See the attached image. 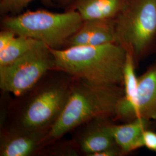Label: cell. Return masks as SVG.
I'll list each match as a JSON object with an SVG mask.
<instances>
[{
	"label": "cell",
	"mask_w": 156,
	"mask_h": 156,
	"mask_svg": "<svg viewBox=\"0 0 156 156\" xmlns=\"http://www.w3.org/2000/svg\"><path fill=\"white\" fill-rule=\"evenodd\" d=\"M36 0H1L0 14L2 16H7L9 14L13 15H18L28 4ZM46 4H50L55 0H39Z\"/></svg>",
	"instance_id": "obj_15"
},
{
	"label": "cell",
	"mask_w": 156,
	"mask_h": 156,
	"mask_svg": "<svg viewBox=\"0 0 156 156\" xmlns=\"http://www.w3.org/2000/svg\"><path fill=\"white\" fill-rule=\"evenodd\" d=\"M44 130L23 128L14 131L1 140L0 155L1 156H27L38 148L44 137Z\"/></svg>",
	"instance_id": "obj_11"
},
{
	"label": "cell",
	"mask_w": 156,
	"mask_h": 156,
	"mask_svg": "<svg viewBox=\"0 0 156 156\" xmlns=\"http://www.w3.org/2000/svg\"><path fill=\"white\" fill-rule=\"evenodd\" d=\"M134 116L156 120V61L138 77Z\"/></svg>",
	"instance_id": "obj_8"
},
{
	"label": "cell",
	"mask_w": 156,
	"mask_h": 156,
	"mask_svg": "<svg viewBox=\"0 0 156 156\" xmlns=\"http://www.w3.org/2000/svg\"><path fill=\"white\" fill-rule=\"evenodd\" d=\"M115 37L136 67L156 53V0H129L115 19Z\"/></svg>",
	"instance_id": "obj_3"
},
{
	"label": "cell",
	"mask_w": 156,
	"mask_h": 156,
	"mask_svg": "<svg viewBox=\"0 0 156 156\" xmlns=\"http://www.w3.org/2000/svg\"><path fill=\"white\" fill-rule=\"evenodd\" d=\"M116 43L115 19L86 20L68 40L66 48Z\"/></svg>",
	"instance_id": "obj_7"
},
{
	"label": "cell",
	"mask_w": 156,
	"mask_h": 156,
	"mask_svg": "<svg viewBox=\"0 0 156 156\" xmlns=\"http://www.w3.org/2000/svg\"><path fill=\"white\" fill-rule=\"evenodd\" d=\"M109 118H97L85 129L79 139V145L84 153L91 156L96 153L117 146L112 133V124Z\"/></svg>",
	"instance_id": "obj_12"
},
{
	"label": "cell",
	"mask_w": 156,
	"mask_h": 156,
	"mask_svg": "<svg viewBox=\"0 0 156 156\" xmlns=\"http://www.w3.org/2000/svg\"><path fill=\"white\" fill-rule=\"evenodd\" d=\"M135 68L132 57L127 53L123 77L124 95L118 108L115 119L126 120L129 122L134 119V104L138 84V78L135 73Z\"/></svg>",
	"instance_id": "obj_13"
},
{
	"label": "cell",
	"mask_w": 156,
	"mask_h": 156,
	"mask_svg": "<svg viewBox=\"0 0 156 156\" xmlns=\"http://www.w3.org/2000/svg\"><path fill=\"white\" fill-rule=\"evenodd\" d=\"M55 68L98 85H123L127 51L116 43L51 49Z\"/></svg>",
	"instance_id": "obj_1"
},
{
	"label": "cell",
	"mask_w": 156,
	"mask_h": 156,
	"mask_svg": "<svg viewBox=\"0 0 156 156\" xmlns=\"http://www.w3.org/2000/svg\"><path fill=\"white\" fill-rule=\"evenodd\" d=\"M58 4L62 6H65L66 7L71 4L73 0H55Z\"/></svg>",
	"instance_id": "obj_19"
},
{
	"label": "cell",
	"mask_w": 156,
	"mask_h": 156,
	"mask_svg": "<svg viewBox=\"0 0 156 156\" xmlns=\"http://www.w3.org/2000/svg\"><path fill=\"white\" fill-rule=\"evenodd\" d=\"M143 141L144 147L156 153V129H149L145 131L143 136Z\"/></svg>",
	"instance_id": "obj_16"
},
{
	"label": "cell",
	"mask_w": 156,
	"mask_h": 156,
	"mask_svg": "<svg viewBox=\"0 0 156 156\" xmlns=\"http://www.w3.org/2000/svg\"><path fill=\"white\" fill-rule=\"evenodd\" d=\"M125 154L121 148L117 145L105 151L96 153L91 156H119Z\"/></svg>",
	"instance_id": "obj_18"
},
{
	"label": "cell",
	"mask_w": 156,
	"mask_h": 156,
	"mask_svg": "<svg viewBox=\"0 0 156 156\" xmlns=\"http://www.w3.org/2000/svg\"><path fill=\"white\" fill-rule=\"evenodd\" d=\"M55 68L50 48L40 42L15 62L0 67L1 89L20 96L32 89L48 71Z\"/></svg>",
	"instance_id": "obj_5"
},
{
	"label": "cell",
	"mask_w": 156,
	"mask_h": 156,
	"mask_svg": "<svg viewBox=\"0 0 156 156\" xmlns=\"http://www.w3.org/2000/svg\"><path fill=\"white\" fill-rule=\"evenodd\" d=\"M71 86L67 103L50 127L48 136L57 139L79 125L97 118H113L124 95L123 86L98 85L78 79Z\"/></svg>",
	"instance_id": "obj_2"
},
{
	"label": "cell",
	"mask_w": 156,
	"mask_h": 156,
	"mask_svg": "<svg viewBox=\"0 0 156 156\" xmlns=\"http://www.w3.org/2000/svg\"><path fill=\"white\" fill-rule=\"evenodd\" d=\"M83 20L78 12L55 13L45 10L27 11L7 15L2 21L3 28L42 42L49 48L60 49L81 27Z\"/></svg>",
	"instance_id": "obj_4"
},
{
	"label": "cell",
	"mask_w": 156,
	"mask_h": 156,
	"mask_svg": "<svg viewBox=\"0 0 156 156\" xmlns=\"http://www.w3.org/2000/svg\"><path fill=\"white\" fill-rule=\"evenodd\" d=\"M129 0H73L66 11L78 12L83 21L116 19Z\"/></svg>",
	"instance_id": "obj_9"
},
{
	"label": "cell",
	"mask_w": 156,
	"mask_h": 156,
	"mask_svg": "<svg viewBox=\"0 0 156 156\" xmlns=\"http://www.w3.org/2000/svg\"><path fill=\"white\" fill-rule=\"evenodd\" d=\"M71 86L51 84L35 95L23 112L22 127L36 130L51 127L65 107Z\"/></svg>",
	"instance_id": "obj_6"
},
{
	"label": "cell",
	"mask_w": 156,
	"mask_h": 156,
	"mask_svg": "<svg viewBox=\"0 0 156 156\" xmlns=\"http://www.w3.org/2000/svg\"><path fill=\"white\" fill-rule=\"evenodd\" d=\"M40 42H42L27 37L17 35L4 49L0 50V67L15 62Z\"/></svg>",
	"instance_id": "obj_14"
},
{
	"label": "cell",
	"mask_w": 156,
	"mask_h": 156,
	"mask_svg": "<svg viewBox=\"0 0 156 156\" xmlns=\"http://www.w3.org/2000/svg\"><path fill=\"white\" fill-rule=\"evenodd\" d=\"M16 35L14 31L4 28L0 33V50L4 49Z\"/></svg>",
	"instance_id": "obj_17"
},
{
	"label": "cell",
	"mask_w": 156,
	"mask_h": 156,
	"mask_svg": "<svg viewBox=\"0 0 156 156\" xmlns=\"http://www.w3.org/2000/svg\"><path fill=\"white\" fill-rule=\"evenodd\" d=\"M156 129V120L138 117L122 125H112V133L116 143L124 154L144 147L143 136L147 129Z\"/></svg>",
	"instance_id": "obj_10"
}]
</instances>
